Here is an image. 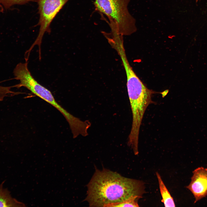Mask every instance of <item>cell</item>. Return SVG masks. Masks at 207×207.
Here are the masks:
<instances>
[{
	"mask_svg": "<svg viewBox=\"0 0 207 207\" xmlns=\"http://www.w3.org/2000/svg\"><path fill=\"white\" fill-rule=\"evenodd\" d=\"M85 200L92 207H110L145 193L141 181L126 178L118 173L97 169L87 185Z\"/></svg>",
	"mask_w": 207,
	"mask_h": 207,
	"instance_id": "obj_1",
	"label": "cell"
},
{
	"mask_svg": "<svg viewBox=\"0 0 207 207\" xmlns=\"http://www.w3.org/2000/svg\"><path fill=\"white\" fill-rule=\"evenodd\" d=\"M126 86L132 114V127L129 136L128 144L133 150L138 148L139 129L145 110L154 103L152 95L156 92L148 89L135 73L127 76Z\"/></svg>",
	"mask_w": 207,
	"mask_h": 207,
	"instance_id": "obj_2",
	"label": "cell"
},
{
	"mask_svg": "<svg viewBox=\"0 0 207 207\" xmlns=\"http://www.w3.org/2000/svg\"><path fill=\"white\" fill-rule=\"evenodd\" d=\"M130 0H94L95 9L105 15L117 25L123 36L131 35L137 30L136 20L130 13Z\"/></svg>",
	"mask_w": 207,
	"mask_h": 207,
	"instance_id": "obj_3",
	"label": "cell"
},
{
	"mask_svg": "<svg viewBox=\"0 0 207 207\" xmlns=\"http://www.w3.org/2000/svg\"><path fill=\"white\" fill-rule=\"evenodd\" d=\"M28 90L52 105L61 113L68 122L73 136H78L85 131L87 125V121H83L68 112L57 102L49 90L36 80L30 84Z\"/></svg>",
	"mask_w": 207,
	"mask_h": 207,
	"instance_id": "obj_4",
	"label": "cell"
},
{
	"mask_svg": "<svg viewBox=\"0 0 207 207\" xmlns=\"http://www.w3.org/2000/svg\"><path fill=\"white\" fill-rule=\"evenodd\" d=\"M69 0H38L39 19L37 25L40 26L38 35L28 52L30 53L36 45L39 46L41 56V45L43 36L50 31V26L54 18Z\"/></svg>",
	"mask_w": 207,
	"mask_h": 207,
	"instance_id": "obj_5",
	"label": "cell"
},
{
	"mask_svg": "<svg viewBox=\"0 0 207 207\" xmlns=\"http://www.w3.org/2000/svg\"><path fill=\"white\" fill-rule=\"evenodd\" d=\"M193 173L191 182L186 187L193 194L195 203L207 195V168L198 167Z\"/></svg>",
	"mask_w": 207,
	"mask_h": 207,
	"instance_id": "obj_6",
	"label": "cell"
},
{
	"mask_svg": "<svg viewBox=\"0 0 207 207\" xmlns=\"http://www.w3.org/2000/svg\"><path fill=\"white\" fill-rule=\"evenodd\" d=\"M5 181L0 184V207H12L24 206V204L13 198L9 191L3 187Z\"/></svg>",
	"mask_w": 207,
	"mask_h": 207,
	"instance_id": "obj_7",
	"label": "cell"
},
{
	"mask_svg": "<svg viewBox=\"0 0 207 207\" xmlns=\"http://www.w3.org/2000/svg\"><path fill=\"white\" fill-rule=\"evenodd\" d=\"M156 175L162 198V202L164 203L165 207H175V204L173 198L164 183L160 174L157 172H156Z\"/></svg>",
	"mask_w": 207,
	"mask_h": 207,
	"instance_id": "obj_8",
	"label": "cell"
},
{
	"mask_svg": "<svg viewBox=\"0 0 207 207\" xmlns=\"http://www.w3.org/2000/svg\"><path fill=\"white\" fill-rule=\"evenodd\" d=\"M140 198L135 197L124 202L112 205L110 207H139L138 201Z\"/></svg>",
	"mask_w": 207,
	"mask_h": 207,
	"instance_id": "obj_9",
	"label": "cell"
},
{
	"mask_svg": "<svg viewBox=\"0 0 207 207\" xmlns=\"http://www.w3.org/2000/svg\"><path fill=\"white\" fill-rule=\"evenodd\" d=\"M34 0H0V4L6 9L15 5H23Z\"/></svg>",
	"mask_w": 207,
	"mask_h": 207,
	"instance_id": "obj_10",
	"label": "cell"
},
{
	"mask_svg": "<svg viewBox=\"0 0 207 207\" xmlns=\"http://www.w3.org/2000/svg\"><path fill=\"white\" fill-rule=\"evenodd\" d=\"M3 8L2 5L0 4V12H3Z\"/></svg>",
	"mask_w": 207,
	"mask_h": 207,
	"instance_id": "obj_11",
	"label": "cell"
},
{
	"mask_svg": "<svg viewBox=\"0 0 207 207\" xmlns=\"http://www.w3.org/2000/svg\"><path fill=\"white\" fill-rule=\"evenodd\" d=\"M199 0H195L196 1V2H198V1H199Z\"/></svg>",
	"mask_w": 207,
	"mask_h": 207,
	"instance_id": "obj_12",
	"label": "cell"
}]
</instances>
